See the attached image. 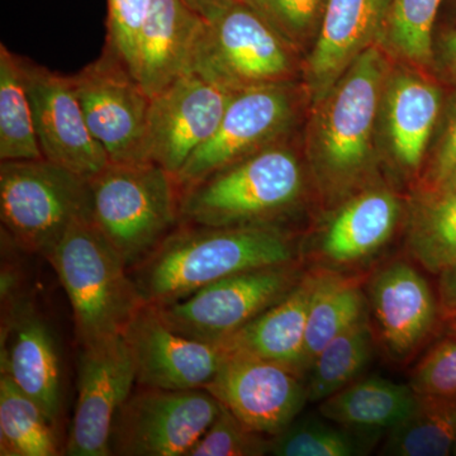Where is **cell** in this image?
Here are the masks:
<instances>
[{
    "mask_svg": "<svg viewBox=\"0 0 456 456\" xmlns=\"http://www.w3.org/2000/svg\"><path fill=\"white\" fill-rule=\"evenodd\" d=\"M197 13H200L204 20H208L222 9L236 4V3L245 2V0H185Z\"/></svg>",
    "mask_w": 456,
    "mask_h": 456,
    "instance_id": "cell-39",
    "label": "cell"
},
{
    "mask_svg": "<svg viewBox=\"0 0 456 456\" xmlns=\"http://www.w3.org/2000/svg\"><path fill=\"white\" fill-rule=\"evenodd\" d=\"M364 452L360 440L341 426L314 419H296L270 439V454L277 456H355Z\"/></svg>",
    "mask_w": 456,
    "mask_h": 456,
    "instance_id": "cell-32",
    "label": "cell"
},
{
    "mask_svg": "<svg viewBox=\"0 0 456 456\" xmlns=\"http://www.w3.org/2000/svg\"><path fill=\"white\" fill-rule=\"evenodd\" d=\"M384 104L392 154L403 169L415 171L439 117V90L419 75L398 71L387 77Z\"/></svg>",
    "mask_w": 456,
    "mask_h": 456,
    "instance_id": "cell-23",
    "label": "cell"
},
{
    "mask_svg": "<svg viewBox=\"0 0 456 456\" xmlns=\"http://www.w3.org/2000/svg\"><path fill=\"white\" fill-rule=\"evenodd\" d=\"M305 188V171L298 158L278 143L183 191L180 224L279 226V220L301 202Z\"/></svg>",
    "mask_w": 456,
    "mask_h": 456,
    "instance_id": "cell-2",
    "label": "cell"
},
{
    "mask_svg": "<svg viewBox=\"0 0 456 456\" xmlns=\"http://www.w3.org/2000/svg\"><path fill=\"white\" fill-rule=\"evenodd\" d=\"M450 335L456 336V318H454V320L450 321Z\"/></svg>",
    "mask_w": 456,
    "mask_h": 456,
    "instance_id": "cell-42",
    "label": "cell"
},
{
    "mask_svg": "<svg viewBox=\"0 0 456 456\" xmlns=\"http://www.w3.org/2000/svg\"><path fill=\"white\" fill-rule=\"evenodd\" d=\"M416 399L410 384L367 378L355 380L320 402V413L345 428L391 430L410 415Z\"/></svg>",
    "mask_w": 456,
    "mask_h": 456,
    "instance_id": "cell-24",
    "label": "cell"
},
{
    "mask_svg": "<svg viewBox=\"0 0 456 456\" xmlns=\"http://www.w3.org/2000/svg\"><path fill=\"white\" fill-rule=\"evenodd\" d=\"M305 272L303 260L248 270L207 285L187 298L156 307L179 334L224 342L292 292Z\"/></svg>",
    "mask_w": 456,
    "mask_h": 456,
    "instance_id": "cell-8",
    "label": "cell"
},
{
    "mask_svg": "<svg viewBox=\"0 0 456 456\" xmlns=\"http://www.w3.org/2000/svg\"><path fill=\"white\" fill-rule=\"evenodd\" d=\"M221 408L206 388L169 391L134 386L114 417L110 454L188 456Z\"/></svg>",
    "mask_w": 456,
    "mask_h": 456,
    "instance_id": "cell-9",
    "label": "cell"
},
{
    "mask_svg": "<svg viewBox=\"0 0 456 456\" xmlns=\"http://www.w3.org/2000/svg\"><path fill=\"white\" fill-rule=\"evenodd\" d=\"M435 189H448V191H454V189H456V167L452 170V173L450 174L448 179H446L440 187Z\"/></svg>",
    "mask_w": 456,
    "mask_h": 456,
    "instance_id": "cell-41",
    "label": "cell"
},
{
    "mask_svg": "<svg viewBox=\"0 0 456 456\" xmlns=\"http://www.w3.org/2000/svg\"><path fill=\"white\" fill-rule=\"evenodd\" d=\"M204 18L185 0H151L137 42L134 77L150 97L191 71Z\"/></svg>",
    "mask_w": 456,
    "mask_h": 456,
    "instance_id": "cell-21",
    "label": "cell"
},
{
    "mask_svg": "<svg viewBox=\"0 0 456 456\" xmlns=\"http://www.w3.org/2000/svg\"><path fill=\"white\" fill-rule=\"evenodd\" d=\"M374 350V332L369 314L329 342L308 371V402L317 403L355 382Z\"/></svg>",
    "mask_w": 456,
    "mask_h": 456,
    "instance_id": "cell-30",
    "label": "cell"
},
{
    "mask_svg": "<svg viewBox=\"0 0 456 456\" xmlns=\"http://www.w3.org/2000/svg\"><path fill=\"white\" fill-rule=\"evenodd\" d=\"M392 0H327L307 62L312 95L322 101L371 42L380 40Z\"/></svg>",
    "mask_w": 456,
    "mask_h": 456,
    "instance_id": "cell-20",
    "label": "cell"
},
{
    "mask_svg": "<svg viewBox=\"0 0 456 456\" xmlns=\"http://www.w3.org/2000/svg\"><path fill=\"white\" fill-rule=\"evenodd\" d=\"M136 386L134 360L123 336L82 346L77 398L68 456H110L114 417Z\"/></svg>",
    "mask_w": 456,
    "mask_h": 456,
    "instance_id": "cell-14",
    "label": "cell"
},
{
    "mask_svg": "<svg viewBox=\"0 0 456 456\" xmlns=\"http://www.w3.org/2000/svg\"><path fill=\"white\" fill-rule=\"evenodd\" d=\"M107 5L106 47L134 75L137 42L151 0H107Z\"/></svg>",
    "mask_w": 456,
    "mask_h": 456,
    "instance_id": "cell-35",
    "label": "cell"
},
{
    "mask_svg": "<svg viewBox=\"0 0 456 456\" xmlns=\"http://www.w3.org/2000/svg\"><path fill=\"white\" fill-rule=\"evenodd\" d=\"M0 374L8 375L57 425L61 411V365L55 338L31 303L2 320Z\"/></svg>",
    "mask_w": 456,
    "mask_h": 456,
    "instance_id": "cell-19",
    "label": "cell"
},
{
    "mask_svg": "<svg viewBox=\"0 0 456 456\" xmlns=\"http://www.w3.org/2000/svg\"><path fill=\"white\" fill-rule=\"evenodd\" d=\"M86 125L112 164L150 163L146 132L151 97L112 51L70 75Z\"/></svg>",
    "mask_w": 456,
    "mask_h": 456,
    "instance_id": "cell-10",
    "label": "cell"
},
{
    "mask_svg": "<svg viewBox=\"0 0 456 456\" xmlns=\"http://www.w3.org/2000/svg\"><path fill=\"white\" fill-rule=\"evenodd\" d=\"M411 388L416 395H456V336L439 342L413 369Z\"/></svg>",
    "mask_w": 456,
    "mask_h": 456,
    "instance_id": "cell-36",
    "label": "cell"
},
{
    "mask_svg": "<svg viewBox=\"0 0 456 456\" xmlns=\"http://www.w3.org/2000/svg\"><path fill=\"white\" fill-rule=\"evenodd\" d=\"M27 89L42 155L51 163L90 179L110 164L90 132L71 77L23 57Z\"/></svg>",
    "mask_w": 456,
    "mask_h": 456,
    "instance_id": "cell-16",
    "label": "cell"
},
{
    "mask_svg": "<svg viewBox=\"0 0 456 456\" xmlns=\"http://www.w3.org/2000/svg\"><path fill=\"white\" fill-rule=\"evenodd\" d=\"M292 47L254 8L236 3L204 20L191 71L232 93L283 84L293 71Z\"/></svg>",
    "mask_w": 456,
    "mask_h": 456,
    "instance_id": "cell-7",
    "label": "cell"
},
{
    "mask_svg": "<svg viewBox=\"0 0 456 456\" xmlns=\"http://www.w3.org/2000/svg\"><path fill=\"white\" fill-rule=\"evenodd\" d=\"M293 119V94L285 83L235 93L217 131L175 176L180 193L242 159L278 145Z\"/></svg>",
    "mask_w": 456,
    "mask_h": 456,
    "instance_id": "cell-11",
    "label": "cell"
},
{
    "mask_svg": "<svg viewBox=\"0 0 456 456\" xmlns=\"http://www.w3.org/2000/svg\"><path fill=\"white\" fill-rule=\"evenodd\" d=\"M443 53L446 64L456 74V31L450 32L444 38Z\"/></svg>",
    "mask_w": 456,
    "mask_h": 456,
    "instance_id": "cell-40",
    "label": "cell"
},
{
    "mask_svg": "<svg viewBox=\"0 0 456 456\" xmlns=\"http://www.w3.org/2000/svg\"><path fill=\"white\" fill-rule=\"evenodd\" d=\"M235 93L187 73L151 98L146 159L176 176L222 121Z\"/></svg>",
    "mask_w": 456,
    "mask_h": 456,
    "instance_id": "cell-12",
    "label": "cell"
},
{
    "mask_svg": "<svg viewBox=\"0 0 456 456\" xmlns=\"http://www.w3.org/2000/svg\"><path fill=\"white\" fill-rule=\"evenodd\" d=\"M270 439L242 424L222 404L221 412L188 456H263L270 454Z\"/></svg>",
    "mask_w": 456,
    "mask_h": 456,
    "instance_id": "cell-33",
    "label": "cell"
},
{
    "mask_svg": "<svg viewBox=\"0 0 456 456\" xmlns=\"http://www.w3.org/2000/svg\"><path fill=\"white\" fill-rule=\"evenodd\" d=\"M89 184L93 222L128 270L180 224L179 187L160 165L110 163Z\"/></svg>",
    "mask_w": 456,
    "mask_h": 456,
    "instance_id": "cell-5",
    "label": "cell"
},
{
    "mask_svg": "<svg viewBox=\"0 0 456 456\" xmlns=\"http://www.w3.org/2000/svg\"><path fill=\"white\" fill-rule=\"evenodd\" d=\"M452 454L456 455V441L454 444V448H452Z\"/></svg>",
    "mask_w": 456,
    "mask_h": 456,
    "instance_id": "cell-43",
    "label": "cell"
},
{
    "mask_svg": "<svg viewBox=\"0 0 456 456\" xmlns=\"http://www.w3.org/2000/svg\"><path fill=\"white\" fill-rule=\"evenodd\" d=\"M402 204L391 189H362L345 200L318 235L311 268L362 274L395 236Z\"/></svg>",
    "mask_w": 456,
    "mask_h": 456,
    "instance_id": "cell-18",
    "label": "cell"
},
{
    "mask_svg": "<svg viewBox=\"0 0 456 456\" xmlns=\"http://www.w3.org/2000/svg\"><path fill=\"white\" fill-rule=\"evenodd\" d=\"M292 46L320 28L327 0H245Z\"/></svg>",
    "mask_w": 456,
    "mask_h": 456,
    "instance_id": "cell-34",
    "label": "cell"
},
{
    "mask_svg": "<svg viewBox=\"0 0 456 456\" xmlns=\"http://www.w3.org/2000/svg\"><path fill=\"white\" fill-rule=\"evenodd\" d=\"M317 281L318 269H305L292 292L224 341L228 349L268 360L305 378V331Z\"/></svg>",
    "mask_w": 456,
    "mask_h": 456,
    "instance_id": "cell-22",
    "label": "cell"
},
{
    "mask_svg": "<svg viewBox=\"0 0 456 456\" xmlns=\"http://www.w3.org/2000/svg\"><path fill=\"white\" fill-rule=\"evenodd\" d=\"M122 336L134 360L136 386L150 388H206L231 353L224 342L179 334L152 305L140 308Z\"/></svg>",
    "mask_w": 456,
    "mask_h": 456,
    "instance_id": "cell-13",
    "label": "cell"
},
{
    "mask_svg": "<svg viewBox=\"0 0 456 456\" xmlns=\"http://www.w3.org/2000/svg\"><path fill=\"white\" fill-rule=\"evenodd\" d=\"M23 57L0 45V160H41Z\"/></svg>",
    "mask_w": 456,
    "mask_h": 456,
    "instance_id": "cell-27",
    "label": "cell"
},
{
    "mask_svg": "<svg viewBox=\"0 0 456 456\" xmlns=\"http://www.w3.org/2000/svg\"><path fill=\"white\" fill-rule=\"evenodd\" d=\"M443 0H392L382 40L389 49L413 64L432 57V31Z\"/></svg>",
    "mask_w": 456,
    "mask_h": 456,
    "instance_id": "cell-31",
    "label": "cell"
},
{
    "mask_svg": "<svg viewBox=\"0 0 456 456\" xmlns=\"http://www.w3.org/2000/svg\"><path fill=\"white\" fill-rule=\"evenodd\" d=\"M456 167V110L450 119L445 136L439 147L434 165H432L430 175H428V188L440 187L450 174Z\"/></svg>",
    "mask_w": 456,
    "mask_h": 456,
    "instance_id": "cell-37",
    "label": "cell"
},
{
    "mask_svg": "<svg viewBox=\"0 0 456 456\" xmlns=\"http://www.w3.org/2000/svg\"><path fill=\"white\" fill-rule=\"evenodd\" d=\"M386 83V60L371 46L320 102L314 171L320 189L331 200L351 193L370 167L375 119Z\"/></svg>",
    "mask_w": 456,
    "mask_h": 456,
    "instance_id": "cell-4",
    "label": "cell"
},
{
    "mask_svg": "<svg viewBox=\"0 0 456 456\" xmlns=\"http://www.w3.org/2000/svg\"><path fill=\"white\" fill-rule=\"evenodd\" d=\"M367 298L378 338L393 362L412 358L441 318L439 298L407 260L389 261L373 273L368 279Z\"/></svg>",
    "mask_w": 456,
    "mask_h": 456,
    "instance_id": "cell-17",
    "label": "cell"
},
{
    "mask_svg": "<svg viewBox=\"0 0 456 456\" xmlns=\"http://www.w3.org/2000/svg\"><path fill=\"white\" fill-rule=\"evenodd\" d=\"M456 441V395H417L410 415L389 430L383 454L446 456Z\"/></svg>",
    "mask_w": 456,
    "mask_h": 456,
    "instance_id": "cell-28",
    "label": "cell"
},
{
    "mask_svg": "<svg viewBox=\"0 0 456 456\" xmlns=\"http://www.w3.org/2000/svg\"><path fill=\"white\" fill-rule=\"evenodd\" d=\"M439 305L441 318L452 321L456 318V261L439 275Z\"/></svg>",
    "mask_w": 456,
    "mask_h": 456,
    "instance_id": "cell-38",
    "label": "cell"
},
{
    "mask_svg": "<svg viewBox=\"0 0 456 456\" xmlns=\"http://www.w3.org/2000/svg\"><path fill=\"white\" fill-rule=\"evenodd\" d=\"M206 389L242 424L269 437L293 424L308 402L302 377L242 351L228 354Z\"/></svg>",
    "mask_w": 456,
    "mask_h": 456,
    "instance_id": "cell-15",
    "label": "cell"
},
{
    "mask_svg": "<svg viewBox=\"0 0 456 456\" xmlns=\"http://www.w3.org/2000/svg\"><path fill=\"white\" fill-rule=\"evenodd\" d=\"M55 428L32 398L0 374V455L61 454Z\"/></svg>",
    "mask_w": 456,
    "mask_h": 456,
    "instance_id": "cell-29",
    "label": "cell"
},
{
    "mask_svg": "<svg viewBox=\"0 0 456 456\" xmlns=\"http://www.w3.org/2000/svg\"><path fill=\"white\" fill-rule=\"evenodd\" d=\"M407 251L417 265L440 275L456 261V189H426L408 216Z\"/></svg>",
    "mask_w": 456,
    "mask_h": 456,
    "instance_id": "cell-26",
    "label": "cell"
},
{
    "mask_svg": "<svg viewBox=\"0 0 456 456\" xmlns=\"http://www.w3.org/2000/svg\"><path fill=\"white\" fill-rule=\"evenodd\" d=\"M299 260L301 248L279 226L180 224L130 274L146 305H164L231 275Z\"/></svg>",
    "mask_w": 456,
    "mask_h": 456,
    "instance_id": "cell-1",
    "label": "cell"
},
{
    "mask_svg": "<svg viewBox=\"0 0 456 456\" xmlns=\"http://www.w3.org/2000/svg\"><path fill=\"white\" fill-rule=\"evenodd\" d=\"M46 259L68 294L82 346L122 336L146 305L130 270L92 217L75 221Z\"/></svg>",
    "mask_w": 456,
    "mask_h": 456,
    "instance_id": "cell-3",
    "label": "cell"
},
{
    "mask_svg": "<svg viewBox=\"0 0 456 456\" xmlns=\"http://www.w3.org/2000/svg\"><path fill=\"white\" fill-rule=\"evenodd\" d=\"M86 217H92L89 179L46 159L0 164L2 231L23 253L46 259Z\"/></svg>",
    "mask_w": 456,
    "mask_h": 456,
    "instance_id": "cell-6",
    "label": "cell"
},
{
    "mask_svg": "<svg viewBox=\"0 0 456 456\" xmlns=\"http://www.w3.org/2000/svg\"><path fill=\"white\" fill-rule=\"evenodd\" d=\"M318 269V281L312 297L305 331V365L308 371L314 360L329 342L369 314L364 281L368 275L347 274Z\"/></svg>",
    "mask_w": 456,
    "mask_h": 456,
    "instance_id": "cell-25",
    "label": "cell"
}]
</instances>
